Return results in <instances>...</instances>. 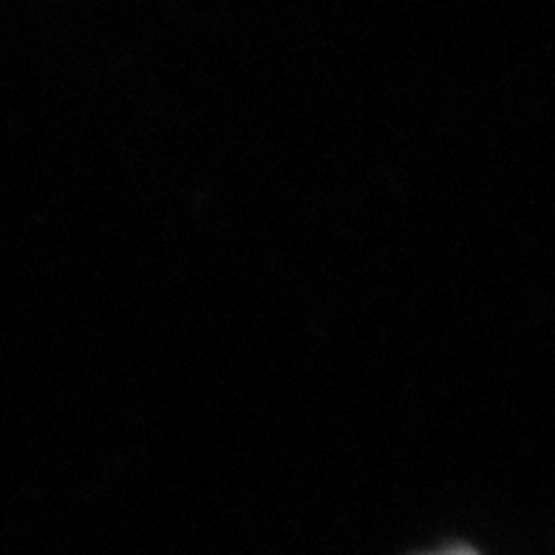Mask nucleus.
<instances>
[{"mask_svg": "<svg viewBox=\"0 0 555 555\" xmlns=\"http://www.w3.org/2000/svg\"><path fill=\"white\" fill-rule=\"evenodd\" d=\"M437 555H476V553L468 547H453V550H446V553H437Z\"/></svg>", "mask_w": 555, "mask_h": 555, "instance_id": "1", "label": "nucleus"}]
</instances>
